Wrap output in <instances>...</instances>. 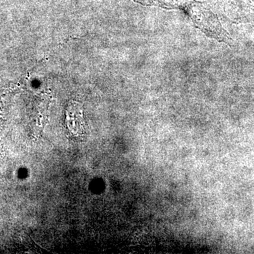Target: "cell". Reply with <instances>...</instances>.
Wrapping results in <instances>:
<instances>
[{"label": "cell", "mask_w": 254, "mask_h": 254, "mask_svg": "<svg viewBox=\"0 0 254 254\" xmlns=\"http://www.w3.org/2000/svg\"><path fill=\"white\" fill-rule=\"evenodd\" d=\"M145 5H158L164 7H177L183 4L185 0H134Z\"/></svg>", "instance_id": "cell-1"}]
</instances>
